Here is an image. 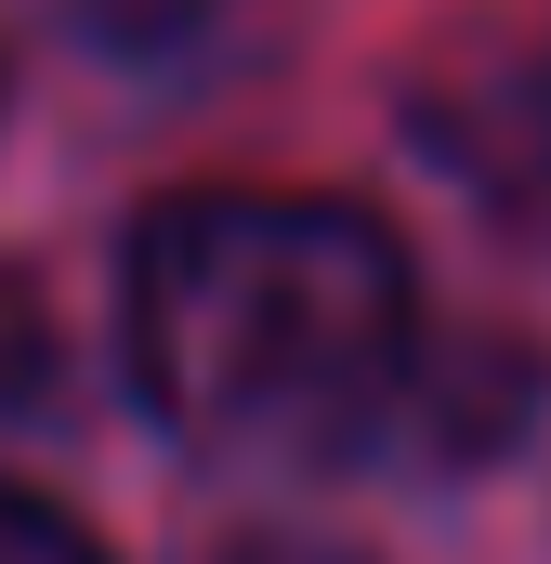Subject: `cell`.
Returning a JSON list of instances; mask_svg holds the SVG:
<instances>
[{
  "label": "cell",
  "mask_w": 551,
  "mask_h": 564,
  "mask_svg": "<svg viewBox=\"0 0 551 564\" xmlns=\"http://www.w3.org/2000/svg\"><path fill=\"white\" fill-rule=\"evenodd\" d=\"M132 355L197 446L342 459L408 368V263L342 197L210 184L132 237Z\"/></svg>",
  "instance_id": "1"
},
{
  "label": "cell",
  "mask_w": 551,
  "mask_h": 564,
  "mask_svg": "<svg viewBox=\"0 0 551 564\" xmlns=\"http://www.w3.org/2000/svg\"><path fill=\"white\" fill-rule=\"evenodd\" d=\"M420 144L446 158V184L473 210H499L512 237H551V66L539 53H460L420 79Z\"/></svg>",
  "instance_id": "2"
},
{
  "label": "cell",
  "mask_w": 551,
  "mask_h": 564,
  "mask_svg": "<svg viewBox=\"0 0 551 564\" xmlns=\"http://www.w3.org/2000/svg\"><path fill=\"white\" fill-rule=\"evenodd\" d=\"M526 421H539V355H526V341H446V355H408L395 394H381V433H395L408 459H433V473L499 459Z\"/></svg>",
  "instance_id": "3"
},
{
  "label": "cell",
  "mask_w": 551,
  "mask_h": 564,
  "mask_svg": "<svg viewBox=\"0 0 551 564\" xmlns=\"http://www.w3.org/2000/svg\"><path fill=\"white\" fill-rule=\"evenodd\" d=\"M53 381H66L53 315H40V289L0 263V421H40V408H53Z\"/></svg>",
  "instance_id": "4"
},
{
  "label": "cell",
  "mask_w": 551,
  "mask_h": 564,
  "mask_svg": "<svg viewBox=\"0 0 551 564\" xmlns=\"http://www.w3.org/2000/svg\"><path fill=\"white\" fill-rule=\"evenodd\" d=\"M0 564H106L53 499H26V486H0Z\"/></svg>",
  "instance_id": "5"
},
{
  "label": "cell",
  "mask_w": 551,
  "mask_h": 564,
  "mask_svg": "<svg viewBox=\"0 0 551 564\" xmlns=\"http://www.w3.org/2000/svg\"><path fill=\"white\" fill-rule=\"evenodd\" d=\"M224 564H368V552H328V539H250V552H224Z\"/></svg>",
  "instance_id": "6"
}]
</instances>
